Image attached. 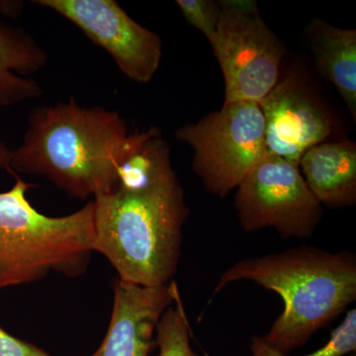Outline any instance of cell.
<instances>
[{
	"label": "cell",
	"mask_w": 356,
	"mask_h": 356,
	"mask_svg": "<svg viewBox=\"0 0 356 356\" xmlns=\"http://www.w3.org/2000/svg\"><path fill=\"white\" fill-rule=\"evenodd\" d=\"M113 290L108 330L90 356H149L156 346V325L179 293L177 285L145 287L117 280Z\"/></svg>",
	"instance_id": "30bf717a"
},
{
	"label": "cell",
	"mask_w": 356,
	"mask_h": 356,
	"mask_svg": "<svg viewBox=\"0 0 356 356\" xmlns=\"http://www.w3.org/2000/svg\"><path fill=\"white\" fill-rule=\"evenodd\" d=\"M252 356H289L274 350L262 337H252ZM356 353V310L348 312L341 324L334 329L329 341L317 350L305 356H346Z\"/></svg>",
	"instance_id": "9a60e30c"
},
{
	"label": "cell",
	"mask_w": 356,
	"mask_h": 356,
	"mask_svg": "<svg viewBox=\"0 0 356 356\" xmlns=\"http://www.w3.org/2000/svg\"><path fill=\"white\" fill-rule=\"evenodd\" d=\"M185 19L199 30L209 44L216 38L218 23L220 18L219 1L212 0H177Z\"/></svg>",
	"instance_id": "2e32d148"
},
{
	"label": "cell",
	"mask_w": 356,
	"mask_h": 356,
	"mask_svg": "<svg viewBox=\"0 0 356 356\" xmlns=\"http://www.w3.org/2000/svg\"><path fill=\"white\" fill-rule=\"evenodd\" d=\"M36 3L74 23L132 81L147 83L158 72L163 58L159 35L131 18L114 0H38Z\"/></svg>",
	"instance_id": "ba28073f"
},
{
	"label": "cell",
	"mask_w": 356,
	"mask_h": 356,
	"mask_svg": "<svg viewBox=\"0 0 356 356\" xmlns=\"http://www.w3.org/2000/svg\"><path fill=\"white\" fill-rule=\"evenodd\" d=\"M211 44L225 81V103L259 104L280 79L285 49L252 0H222Z\"/></svg>",
	"instance_id": "8992f818"
},
{
	"label": "cell",
	"mask_w": 356,
	"mask_h": 356,
	"mask_svg": "<svg viewBox=\"0 0 356 356\" xmlns=\"http://www.w3.org/2000/svg\"><path fill=\"white\" fill-rule=\"evenodd\" d=\"M240 280L252 281L283 300L282 313L262 337L274 350L288 355L355 301V255L302 245L243 259L222 274L214 294Z\"/></svg>",
	"instance_id": "3957f363"
},
{
	"label": "cell",
	"mask_w": 356,
	"mask_h": 356,
	"mask_svg": "<svg viewBox=\"0 0 356 356\" xmlns=\"http://www.w3.org/2000/svg\"><path fill=\"white\" fill-rule=\"evenodd\" d=\"M13 175L11 189L0 192V290L51 273L83 275L95 252L93 201L67 216H47L28 200L36 185Z\"/></svg>",
	"instance_id": "277c9868"
},
{
	"label": "cell",
	"mask_w": 356,
	"mask_h": 356,
	"mask_svg": "<svg viewBox=\"0 0 356 356\" xmlns=\"http://www.w3.org/2000/svg\"><path fill=\"white\" fill-rule=\"evenodd\" d=\"M0 356H51L35 344L11 336L0 327Z\"/></svg>",
	"instance_id": "e0dca14e"
},
{
	"label": "cell",
	"mask_w": 356,
	"mask_h": 356,
	"mask_svg": "<svg viewBox=\"0 0 356 356\" xmlns=\"http://www.w3.org/2000/svg\"><path fill=\"white\" fill-rule=\"evenodd\" d=\"M266 122L267 153L299 166L311 147L327 142L337 121L311 84L298 72H288L259 103Z\"/></svg>",
	"instance_id": "9c48e42d"
},
{
	"label": "cell",
	"mask_w": 356,
	"mask_h": 356,
	"mask_svg": "<svg viewBox=\"0 0 356 356\" xmlns=\"http://www.w3.org/2000/svg\"><path fill=\"white\" fill-rule=\"evenodd\" d=\"M11 152H13V149H9L6 143L0 140V168L8 170Z\"/></svg>",
	"instance_id": "d6986e66"
},
{
	"label": "cell",
	"mask_w": 356,
	"mask_h": 356,
	"mask_svg": "<svg viewBox=\"0 0 356 356\" xmlns=\"http://www.w3.org/2000/svg\"><path fill=\"white\" fill-rule=\"evenodd\" d=\"M92 201L95 252L118 280L145 287L172 283L189 208L158 128L142 131L115 184Z\"/></svg>",
	"instance_id": "6da1fadb"
},
{
	"label": "cell",
	"mask_w": 356,
	"mask_h": 356,
	"mask_svg": "<svg viewBox=\"0 0 356 356\" xmlns=\"http://www.w3.org/2000/svg\"><path fill=\"white\" fill-rule=\"evenodd\" d=\"M309 36L318 70L334 84L356 117V30L341 29L316 19Z\"/></svg>",
	"instance_id": "4fadbf2b"
},
{
	"label": "cell",
	"mask_w": 356,
	"mask_h": 356,
	"mask_svg": "<svg viewBox=\"0 0 356 356\" xmlns=\"http://www.w3.org/2000/svg\"><path fill=\"white\" fill-rule=\"evenodd\" d=\"M175 137L193 149V172L213 195L225 197L267 153L266 122L259 105L225 103L195 124L175 131Z\"/></svg>",
	"instance_id": "5b68a950"
},
{
	"label": "cell",
	"mask_w": 356,
	"mask_h": 356,
	"mask_svg": "<svg viewBox=\"0 0 356 356\" xmlns=\"http://www.w3.org/2000/svg\"><path fill=\"white\" fill-rule=\"evenodd\" d=\"M46 51L20 28L0 24V106L9 107L42 95L26 77L44 67Z\"/></svg>",
	"instance_id": "7c38bea8"
},
{
	"label": "cell",
	"mask_w": 356,
	"mask_h": 356,
	"mask_svg": "<svg viewBox=\"0 0 356 356\" xmlns=\"http://www.w3.org/2000/svg\"><path fill=\"white\" fill-rule=\"evenodd\" d=\"M24 7L22 1H0V15L17 17Z\"/></svg>",
	"instance_id": "ac0fdd59"
},
{
	"label": "cell",
	"mask_w": 356,
	"mask_h": 356,
	"mask_svg": "<svg viewBox=\"0 0 356 356\" xmlns=\"http://www.w3.org/2000/svg\"><path fill=\"white\" fill-rule=\"evenodd\" d=\"M235 207L245 231L270 227L283 238L313 235L323 215L299 166L269 153L236 187Z\"/></svg>",
	"instance_id": "52a82bcc"
},
{
	"label": "cell",
	"mask_w": 356,
	"mask_h": 356,
	"mask_svg": "<svg viewBox=\"0 0 356 356\" xmlns=\"http://www.w3.org/2000/svg\"><path fill=\"white\" fill-rule=\"evenodd\" d=\"M118 112L83 107L70 98L33 110L8 172L46 177L67 195L86 199L115 184L137 140Z\"/></svg>",
	"instance_id": "7a4b0ae2"
},
{
	"label": "cell",
	"mask_w": 356,
	"mask_h": 356,
	"mask_svg": "<svg viewBox=\"0 0 356 356\" xmlns=\"http://www.w3.org/2000/svg\"><path fill=\"white\" fill-rule=\"evenodd\" d=\"M309 189L321 205L346 207L356 202V145L350 140L311 147L299 163Z\"/></svg>",
	"instance_id": "8fae6325"
},
{
	"label": "cell",
	"mask_w": 356,
	"mask_h": 356,
	"mask_svg": "<svg viewBox=\"0 0 356 356\" xmlns=\"http://www.w3.org/2000/svg\"><path fill=\"white\" fill-rule=\"evenodd\" d=\"M158 356H198L191 344V325L179 293L161 316L156 330Z\"/></svg>",
	"instance_id": "5bb4252c"
},
{
	"label": "cell",
	"mask_w": 356,
	"mask_h": 356,
	"mask_svg": "<svg viewBox=\"0 0 356 356\" xmlns=\"http://www.w3.org/2000/svg\"><path fill=\"white\" fill-rule=\"evenodd\" d=\"M350 356H356V353H353V355H350Z\"/></svg>",
	"instance_id": "ffe728a7"
}]
</instances>
